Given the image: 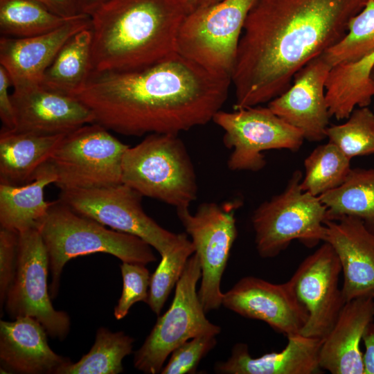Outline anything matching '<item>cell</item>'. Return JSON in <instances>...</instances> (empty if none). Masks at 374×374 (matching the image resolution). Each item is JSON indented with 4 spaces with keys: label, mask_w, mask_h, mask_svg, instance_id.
Instances as JSON below:
<instances>
[{
    "label": "cell",
    "mask_w": 374,
    "mask_h": 374,
    "mask_svg": "<svg viewBox=\"0 0 374 374\" xmlns=\"http://www.w3.org/2000/svg\"><path fill=\"white\" fill-rule=\"evenodd\" d=\"M231 84V77L176 53L141 69L91 72L72 96L108 130L135 136L179 134L213 121Z\"/></svg>",
    "instance_id": "6da1fadb"
},
{
    "label": "cell",
    "mask_w": 374,
    "mask_h": 374,
    "mask_svg": "<svg viewBox=\"0 0 374 374\" xmlns=\"http://www.w3.org/2000/svg\"><path fill=\"white\" fill-rule=\"evenodd\" d=\"M368 0H258L246 19L231 75L235 109L269 103L346 33Z\"/></svg>",
    "instance_id": "7a4b0ae2"
},
{
    "label": "cell",
    "mask_w": 374,
    "mask_h": 374,
    "mask_svg": "<svg viewBox=\"0 0 374 374\" xmlns=\"http://www.w3.org/2000/svg\"><path fill=\"white\" fill-rule=\"evenodd\" d=\"M185 0H106L90 15L91 72L144 69L177 52Z\"/></svg>",
    "instance_id": "3957f363"
},
{
    "label": "cell",
    "mask_w": 374,
    "mask_h": 374,
    "mask_svg": "<svg viewBox=\"0 0 374 374\" xmlns=\"http://www.w3.org/2000/svg\"><path fill=\"white\" fill-rule=\"evenodd\" d=\"M37 229L48 255L51 298L58 293L65 264L73 258L101 252L113 255L122 262L147 265L157 260L152 247L142 239L107 229L100 223L77 213L59 199L52 202Z\"/></svg>",
    "instance_id": "277c9868"
},
{
    "label": "cell",
    "mask_w": 374,
    "mask_h": 374,
    "mask_svg": "<svg viewBox=\"0 0 374 374\" xmlns=\"http://www.w3.org/2000/svg\"><path fill=\"white\" fill-rule=\"evenodd\" d=\"M122 183L176 209L189 208L197 195L192 160L175 134H150L129 147L122 161Z\"/></svg>",
    "instance_id": "5b68a950"
},
{
    "label": "cell",
    "mask_w": 374,
    "mask_h": 374,
    "mask_svg": "<svg viewBox=\"0 0 374 374\" xmlns=\"http://www.w3.org/2000/svg\"><path fill=\"white\" fill-rule=\"evenodd\" d=\"M302 172L296 170L285 190L260 204L253 211L251 223L260 256L274 258L293 240L309 248L324 242L327 209L319 197L301 188Z\"/></svg>",
    "instance_id": "8992f818"
},
{
    "label": "cell",
    "mask_w": 374,
    "mask_h": 374,
    "mask_svg": "<svg viewBox=\"0 0 374 374\" xmlns=\"http://www.w3.org/2000/svg\"><path fill=\"white\" fill-rule=\"evenodd\" d=\"M258 0H221L196 8L183 21L177 52L208 71L231 77L247 15Z\"/></svg>",
    "instance_id": "52a82bcc"
},
{
    "label": "cell",
    "mask_w": 374,
    "mask_h": 374,
    "mask_svg": "<svg viewBox=\"0 0 374 374\" xmlns=\"http://www.w3.org/2000/svg\"><path fill=\"white\" fill-rule=\"evenodd\" d=\"M129 146L97 123L64 136L48 161L60 190L89 189L122 183V161Z\"/></svg>",
    "instance_id": "ba28073f"
},
{
    "label": "cell",
    "mask_w": 374,
    "mask_h": 374,
    "mask_svg": "<svg viewBox=\"0 0 374 374\" xmlns=\"http://www.w3.org/2000/svg\"><path fill=\"white\" fill-rule=\"evenodd\" d=\"M202 270L197 256L188 260L175 287L168 310L157 321L141 347L135 352L134 366L146 374L160 373L172 352L185 341L199 335H217L219 326L206 317L197 292Z\"/></svg>",
    "instance_id": "9c48e42d"
},
{
    "label": "cell",
    "mask_w": 374,
    "mask_h": 374,
    "mask_svg": "<svg viewBox=\"0 0 374 374\" xmlns=\"http://www.w3.org/2000/svg\"><path fill=\"white\" fill-rule=\"evenodd\" d=\"M143 197L121 183L102 188L61 190L59 199L81 215L139 237L161 256L189 240L186 233L168 231L148 216L142 207Z\"/></svg>",
    "instance_id": "30bf717a"
},
{
    "label": "cell",
    "mask_w": 374,
    "mask_h": 374,
    "mask_svg": "<svg viewBox=\"0 0 374 374\" xmlns=\"http://www.w3.org/2000/svg\"><path fill=\"white\" fill-rule=\"evenodd\" d=\"M240 204L238 199L222 204L205 202L194 213L189 208L176 209L192 238L194 253L200 263L202 280L198 296L206 313L222 305L221 279L237 238L235 212Z\"/></svg>",
    "instance_id": "8fae6325"
},
{
    "label": "cell",
    "mask_w": 374,
    "mask_h": 374,
    "mask_svg": "<svg viewBox=\"0 0 374 374\" xmlns=\"http://www.w3.org/2000/svg\"><path fill=\"white\" fill-rule=\"evenodd\" d=\"M18 233L17 270L6 295V312L14 319L33 317L49 336L63 340L69 332L70 318L51 303L47 284L49 258L42 235L37 228Z\"/></svg>",
    "instance_id": "7c38bea8"
},
{
    "label": "cell",
    "mask_w": 374,
    "mask_h": 374,
    "mask_svg": "<svg viewBox=\"0 0 374 374\" xmlns=\"http://www.w3.org/2000/svg\"><path fill=\"white\" fill-rule=\"evenodd\" d=\"M213 121L224 130L223 143L232 150L227 161L232 171H259L266 165L263 151H296L305 139L299 130L268 107H249L231 112L220 110Z\"/></svg>",
    "instance_id": "4fadbf2b"
},
{
    "label": "cell",
    "mask_w": 374,
    "mask_h": 374,
    "mask_svg": "<svg viewBox=\"0 0 374 374\" xmlns=\"http://www.w3.org/2000/svg\"><path fill=\"white\" fill-rule=\"evenodd\" d=\"M341 267L339 258L327 242L299 265L289 280L308 313L301 334L323 339L335 325L346 303L339 286Z\"/></svg>",
    "instance_id": "5bb4252c"
},
{
    "label": "cell",
    "mask_w": 374,
    "mask_h": 374,
    "mask_svg": "<svg viewBox=\"0 0 374 374\" xmlns=\"http://www.w3.org/2000/svg\"><path fill=\"white\" fill-rule=\"evenodd\" d=\"M222 305L243 317L264 321L287 337L301 334L308 319L290 280L276 284L243 277L224 293Z\"/></svg>",
    "instance_id": "9a60e30c"
},
{
    "label": "cell",
    "mask_w": 374,
    "mask_h": 374,
    "mask_svg": "<svg viewBox=\"0 0 374 374\" xmlns=\"http://www.w3.org/2000/svg\"><path fill=\"white\" fill-rule=\"evenodd\" d=\"M331 68L323 55L314 58L295 75L285 91L268 103L272 112L310 141L326 137L331 116L326 98V82Z\"/></svg>",
    "instance_id": "2e32d148"
},
{
    "label": "cell",
    "mask_w": 374,
    "mask_h": 374,
    "mask_svg": "<svg viewBox=\"0 0 374 374\" xmlns=\"http://www.w3.org/2000/svg\"><path fill=\"white\" fill-rule=\"evenodd\" d=\"M13 88L15 131L37 135L66 134L94 123L92 112L73 96L47 89L41 84Z\"/></svg>",
    "instance_id": "e0dca14e"
},
{
    "label": "cell",
    "mask_w": 374,
    "mask_h": 374,
    "mask_svg": "<svg viewBox=\"0 0 374 374\" xmlns=\"http://www.w3.org/2000/svg\"><path fill=\"white\" fill-rule=\"evenodd\" d=\"M90 28L89 15L82 14L45 34L26 38L1 36L0 65L12 86L41 84L46 69L67 39Z\"/></svg>",
    "instance_id": "ac0fdd59"
},
{
    "label": "cell",
    "mask_w": 374,
    "mask_h": 374,
    "mask_svg": "<svg viewBox=\"0 0 374 374\" xmlns=\"http://www.w3.org/2000/svg\"><path fill=\"white\" fill-rule=\"evenodd\" d=\"M328 242L341 267V286L346 302L374 293V233L355 217L343 216L326 220Z\"/></svg>",
    "instance_id": "d6986e66"
},
{
    "label": "cell",
    "mask_w": 374,
    "mask_h": 374,
    "mask_svg": "<svg viewBox=\"0 0 374 374\" xmlns=\"http://www.w3.org/2000/svg\"><path fill=\"white\" fill-rule=\"evenodd\" d=\"M373 321L374 293L347 301L323 339L319 353L321 369L332 374H364L360 342L366 326Z\"/></svg>",
    "instance_id": "ffe728a7"
},
{
    "label": "cell",
    "mask_w": 374,
    "mask_h": 374,
    "mask_svg": "<svg viewBox=\"0 0 374 374\" xmlns=\"http://www.w3.org/2000/svg\"><path fill=\"white\" fill-rule=\"evenodd\" d=\"M280 352L252 357L248 345L235 344L231 356L215 365L220 374H317L323 371L319 364L320 349L323 339L296 334L287 337Z\"/></svg>",
    "instance_id": "44dd1931"
},
{
    "label": "cell",
    "mask_w": 374,
    "mask_h": 374,
    "mask_svg": "<svg viewBox=\"0 0 374 374\" xmlns=\"http://www.w3.org/2000/svg\"><path fill=\"white\" fill-rule=\"evenodd\" d=\"M47 332L33 317L0 322V358L8 367L26 374L55 373L70 359L49 346Z\"/></svg>",
    "instance_id": "7402d4cb"
},
{
    "label": "cell",
    "mask_w": 374,
    "mask_h": 374,
    "mask_svg": "<svg viewBox=\"0 0 374 374\" xmlns=\"http://www.w3.org/2000/svg\"><path fill=\"white\" fill-rule=\"evenodd\" d=\"M64 136L37 135L2 127L0 184L20 186L33 181L37 170L49 160Z\"/></svg>",
    "instance_id": "603a6c76"
},
{
    "label": "cell",
    "mask_w": 374,
    "mask_h": 374,
    "mask_svg": "<svg viewBox=\"0 0 374 374\" xmlns=\"http://www.w3.org/2000/svg\"><path fill=\"white\" fill-rule=\"evenodd\" d=\"M53 167L48 161L37 171L34 179L20 186L0 184L1 227L21 232L37 228L52 202L44 199V188L56 181Z\"/></svg>",
    "instance_id": "cb8c5ba5"
},
{
    "label": "cell",
    "mask_w": 374,
    "mask_h": 374,
    "mask_svg": "<svg viewBox=\"0 0 374 374\" xmlns=\"http://www.w3.org/2000/svg\"><path fill=\"white\" fill-rule=\"evenodd\" d=\"M91 71L90 28L74 34L62 45L46 69L41 84L47 89L72 96L86 83Z\"/></svg>",
    "instance_id": "d4e9b609"
},
{
    "label": "cell",
    "mask_w": 374,
    "mask_h": 374,
    "mask_svg": "<svg viewBox=\"0 0 374 374\" xmlns=\"http://www.w3.org/2000/svg\"><path fill=\"white\" fill-rule=\"evenodd\" d=\"M319 198L326 207L327 220L355 217L374 233V168H351L341 186Z\"/></svg>",
    "instance_id": "484cf974"
},
{
    "label": "cell",
    "mask_w": 374,
    "mask_h": 374,
    "mask_svg": "<svg viewBox=\"0 0 374 374\" xmlns=\"http://www.w3.org/2000/svg\"><path fill=\"white\" fill-rule=\"evenodd\" d=\"M134 339L123 332L98 329L94 344L78 362L62 365L55 374H118L123 371L122 361L132 352Z\"/></svg>",
    "instance_id": "4316f807"
},
{
    "label": "cell",
    "mask_w": 374,
    "mask_h": 374,
    "mask_svg": "<svg viewBox=\"0 0 374 374\" xmlns=\"http://www.w3.org/2000/svg\"><path fill=\"white\" fill-rule=\"evenodd\" d=\"M71 19L56 15L34 0H0L1 36L34 37L53 31Z\"/></svg>",
    "instance_id": "83f0119b"
},
{
    "label": "cell",
    "mask_w": 374,
    "mask_h": 374,
    "mask_svg": "<svg viewBox=\"0 0 374 374\" xmlns=\"http://www.w3.org/2000/svg\"><path fill=\"white\" fill-rule=\"evenodd\" d=\"M350 159L328 141L317 146L305 159L301 189L319 197L341 186L349 174Z\"/></svg>",
    "instance_id": "f1b7e54d"
},
{
    "label": "cell",
    "mask_w": 374,
    "mask_h": 374,
    "mask_svg": "<svg viewBox=\"0 0 374 374\" xmlns=\"http://www.w3.org/2000/svg\"><path fill=\"white\" fill-rule=\"evenodd\" d=\"M348 33L322 55L331 65L354 62L374 53V0L349 21Z\"/></svg>",
    "instance_id": "f546056e"
},
{
    "label": "cell",
    "mask_w": 374,
    "mask_h": 374,
    "mask_svg": "<svg viewBox=\"0 0 374 374\" xmlns=\"http://www.w3.org/2000/svg\"><path fill=\"white\" fill-rule=\"evenodd\" d=\"M326 137L350 159L374 154V112L368 107L355 109L346 122L328 126Z\"/></svg>",
    "instance_id": "4dcf8cb0"
},
{
    "label": "cell",
    "mask_w": 374,
    "mask_h": 374,
    "mask_svg": "<svg viewBox=\"0 0 374 374\" xmlns=\"http://www.w3.org/2000/svg\"><path fill=\"white\" fill-rule=\"evenodd\" d=\"M195 247L190 240L172 251L165 254L151 276L146 303L152 311L159 315L172 288L179 280Z\"/></svg>",
    "instance_id": "1f68e13d"
},
{
    "label": "cell",
    "mask_w": 374,
    "mask_h": 374,
    "mask_svg": "<svg viewBox=\"0 0 374 374\" xmlns=\"http://www.w3.org/2000/svg\"><path fill=\"white\" fill-rule=\"evenodd\" d=\"M145 266L127 262H123L121 265L123 291L114 308V314L116 319L124 318L135 303L147 302L151 276Z\"/></svg>",
    "instance_id": "d6a6232c"
},
{
    "label": "cell",
    "mask_w": 374,
    "mask_h": 374,
    "mask_svg": "<svg viewBox=\"0 0 374 374\" xmlns=\"http://www.w3.org/2000/svg\"><path fill=\"white\" fill-rule=\"evenodd\" d=\"M216 344V335L211 334L199 335L185 341L172 352L160 373H195L202 359Z\"/></svg>",
    "instance_id": "836d02e7"
},
{
    "label": "cell",
    "mask_w": 374,
    "mask_h": 374,
    "mask_svg": "<svg viewBox=\"0 0 374 374\" xmlns=\"http://www.w3.org/2000/svg\"><path fill=\"white\" fill-rule=\"evenodd\" d=\"M18 232L0 229V301L2 306L15 279L18 251Z\"/></svg>",
    "instance_id": "e575fe53"
},
{
    "label": "cell",
    "mask_w": 374,
    "mask_h": 374,
    "mask_svg": "<svg viewBox=\"0 0 374 374\" xmlns=\"http://www.w3.org/2000/svg\"><path fill=\"white\" fill-rule=\"evenodd\" d=\"M10 79L5 70L0 65V118L3 128L14 130L16 127V120L11 94L8 92Z\"/></svg>",
    "instance_id": "d590c367"
},
{
    "label": "cell",
    "mask_w": 374,
    "mask_h": 374,
    "mask_svg": "<svg viewBox=\"0 0 374 374\" xmlns=\"http://www.w3.org/2000/svg\"><path fill=\"white\" fill-rule=\"evenodd\" d=\"M51 12L66 19L76 17L82 13L79 0H34Z\"/></svg>",
    "instance_id": "8d00e7d4"
},
{
    "label": "cell",
    "mask_w": 374,
    "mask_h": 374,
    "mask_svg": "<svg viewBox=\"0 0 374 374\" xmlns=\"http://www.w3.org/2000/svg\"><path fill=\"white\" fill-rule=\"evenodd\" d=\"M362 340L365 346L363 354L364 374H374V321L364 330Z\"/></svg>",
    "instance_id": "74e56055"
},
{
    "label": "cell",
    "mask_w": 374,
    "mask_h": 374,
    "mask_svg": "<svg viewBox=\"0 0 374 374\" xmlns=\"http://www.w3.org/2000/svg\"><path fill=\"white\" fill-rule=\"evenodd\" d=\"M106 0H79L80 11L89 15L96 8Z\"/></svg>",
    "instance_id": "f35d334b"
},
{
    "label": "cell",
    "mask_w": 374,
    "mask_h": 374,
    "mask_svg": "<svg viewBox=\"0 0 374 374\" xmlns=\"http://www.w3.org/2000/svg\"><path fill=\"white\" fill-rule=\"evenodd\" d=\"M221 0H199L196 8H204L220 2Z\"/></svg>",
    "instance_id": "ab89813d"
},
{
    "label": "cell",
    "mask_w": 374,
    "mask_h": 374,
    "mask_svg": "<svg viewBox=\"0 0 374 374\" xmlns=\"http://www.w3.org/2000/svg\"><path fill=\"white\" fill-rule=\"evenodd\" d=\"M185 1L188 7L189 12H190L196 8L199 0H185Z\"/></svg>",
    "instance_id": "60d3db41"
},
{
    "label": "cell",
    "mask_w": 374,
    "mask_h": 374,
    "mask_svg": "<svg viewBox=\"0 0 374 374\" xmlns=\"http://www.w3.org/2000/svg\"><path fill=\"white\" fill-rule=\"evenodd\" d=\"M371 77L372 80L374 81V67H373V69L372 70Z\"/></svg>",
    "instance_id": "b9f144b4"
},
{
    "label": "cell",
    "mask_w": 374,
    "mask_h": 374,
    "mask_svg": "<svg viewBox=\"0 0 374 374\" xmlns=\"http://www.w3.org/2000/svg\"><path fill=\"white\" fill-rule=\"evenodd\" d=\"M373 112H374V107H373Z\"/></svg>",
    "instance_id": "7bdbcfd3"
}]
</instances>
